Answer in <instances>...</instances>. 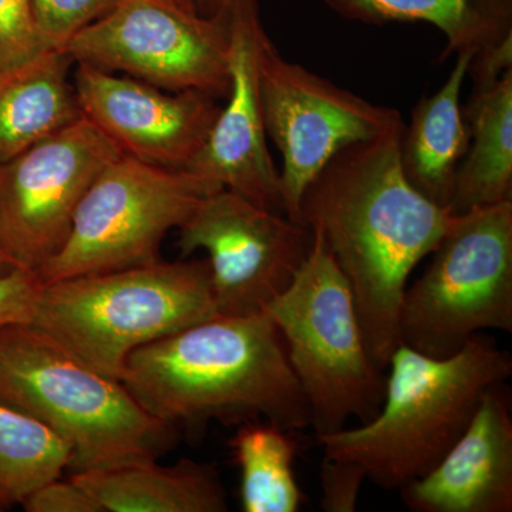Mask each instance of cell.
<instances>
[{"label":"cell","mask_w":512,"mask_h":512,"mask_svg":"<svg viewBox=\"0 0 512 512\" xmlns=\"http://www.w3.org/2000/svg\"><path fill=\"white\" fill-rule=\"evenodd\" d=\"M403 128L339 151L303 192L296 220L323 239L348 281L367 350L383 370L400 345L407 281L454 218L404 177Z\"/></svg>","instance_id":"cell-1"},{"label":"cell","mask_w":512,"mask_h":512,"mask_svg":"<svg viewBox=\"0 0 512 512\" xmlns=\"http://www.w3.org/2000/svg\"><path fill=\"white\" fill-rule=\"evenodd\" d=\"M121 383L146 412L171 426L265 419L311 427V412L281 333L265 312L212 316L138 348Z\"/></svg>","instance_id":"cell-2"},{"label":"cell","mask_w":512,"mask_h":512,"mask_svg":"<svg viewBox=\"0 0 512 512\" xmlns=\"http://www.w3.org/2000/svg\"><path fill=\"white\" fill-rule=\"evenodd\" d=\"M379 414L356 429L316 437L323 456L356 461L386 490L426 476L460 439L488 387L507 382L512 357L483 333L436 359L400 343Z\"/></svg>","instance_id":"cell-3"},{"label":"cell","mask_w":512,"mask_h":512,"mask_svg":"<svg viewBox=\"0 0 512 512\" xmlns=\"http://www.w3.org/2000/svg\"><path fill=\"white\" fill-rule=\"evenodd\" d=\"M0 402L45 424L72 448L74 473L157 460L177 427L146 412L30 323L0 329Z\"/></svg>","instance_id":"cell-4"},{"label":"cell","mask_w":512,"mask_h":512,"mask_svg":"<svg viewBox=\"0 0 512 512\" xmlns=\"http://www.w3.org/2000/svg\"><path fill=\"white\" fill-rule=\"evenodd\" d=\"M208 259L42 282L30 325L94 372L123 379L128 356L217 316Z\"/></svg>","instance_id":"cell-5"},{"label":"cell","mask_w":512,"mask_h":512,"mask_svg":"<svg viewBox=\"0 0 512 512\" xmlns=\"http://www.w3.org/2000/svg\"><path fill=\"white\" fill-rule=\"evenodd\" d=\"M264 312L284 340L316 437L346 429L350 419H375L387 376L367 350L352 289L315 232L292 284Z\"/></svg>","instance_id":"cell-6"},{"label":"cell","mask_w":512,"mask_h":512,"mask_svg":"<svg viewBox=\"0 0 512 512\" xmlns=\"http://www.w3.org/2000/svg\"><path fill=\"white\" fill-rule=\"evenodd\" d=\"M429 268L406 288L400 343L444 359L483 332H512V200L454 215Z\"/></svg>","instance_id":"cell-7"},{"label":"cell","mask_w":512,"mask_h":512,"mask_svg":"<svg viewBox=\"0 0 512 512\" xmlns=\"http://www.w3.org/2000/svg\"><path fill=\"white\" fill-rule=\"evenodd\" d=\"M221 188L191 171L117 157L83 195L69 237L40 269V279L46 284L160 261L168 232Z\"/></svg>","instance_id":"cell-8"},{"label":"cell","mask_w":512,"mask_h":512,"mask_svg":"<svg viewBox=\"0 0 512 512\" xmlns=\"http://www.w3.org/2000/svg\"><path fill=\"white\" fill-rule=\"evenodd\" d=\"M73 63L127 73L170 92L227 99V15H201L171 0H120L63 47Z\"/></svg>","instance_id":"cell-9"},{"label":"cell","mask_w":512,"mask_h":512,"mask_svg":"<svg viewBox=\"0 0 512 512\" xmlns=\"http://www.w3.org/2000/svg\"><path fill=\"white\" fill-rule=\"evenodd\" d=\"M265 130L281 151V194L289 220H298L308 185L343 148L402 126L399 111L370 103L299 64L268 40L261 60Z\"/></svg>","instance_id":"cell-10"},{"label":"cell","mask_w":512,"mask_h":512,"mask_svg":"<svg viewBox=\"0 0 512 512\" xmlns=\"http://www.w3.org/2000/svg\"><path fill=\"white\" fill-rule=\"evenodd\" d=\"M120 156V148L82 114L0 163V242L15 268L39 274L69 237L83 195Z\"/></svg>","instance_id":"cell-11"},{"label":"cell","mask_w":512,"mask_h":512,"mask_svg":"<svg viewBox=\"0 0 512 512\" xmlns=\"http://www.w3.org/2000/svg\"><path fill=\"white\" fill-rule=\"evenodd\" d=\"M178 231L183 258L207 251L215 305L225 316L264 312L292 284L313 244L305 225L227 188L205 198Z\"/></svg>","instance_id":"cell-12"},{"label":"cell","mask_w":512,"mask_h":512,"mask_svg":"<svg viewBox=\"0 0 512 512\" xmlns=\"http://www.w3.org/2000/svg\"><path fill=\"white\" fill-rule=\"evenodd\" d=\"M225 15L231 76L227 104L221 106L210 136L185 170L285 215L281 177L268 150L261 100V60L269 36L256 0H237Z\"/></svg>","instance_id":"cell-13"},{"label":"cell","mask_w":512,"mask_h":512,"mask_svg":"<svg viewBox=\"0 0 512 512\" xmlns=\"http://www.w3.org/2000/svg\"><path fill=\"white\" fill-rule=\"evenodd\" d=\"M76 64L73 86L80 111L121 153L170 170L190 165L220 113L215 97L195 90L170 92Z\"/></svg>","instance_id":"cell-14"},{"label":"cell","mask_w":512,"mask_h":512,"mask_svg":"<svg viewBox=\"0 0 512 512\" xmlns=\"http://www.w3.org/2000/svg\"><path fill=\"white\" fill-rule=\"evenodd\" d=\"M413 512L512 511V407L507 382L485 390L460 439L426 476L399 488Z\"/></svg>","instance_id":"cell-15"},{"label":"cell","mask_w":512,"mask_h":512,"mask_svg":"<svg viewBox=\"0 0 512 512\" xmlns=\"http://www.w3.org/2000/svg\"><path fill=\"white\" fill-rule=\"evenodd\" d=\"M103 512H225L227 491L211 464L183 458L175 466L156 460L72 474Z\"/></svg>","instance_id":"cell-16"},{"label":"cell","mask_w":512,"mask_h":512,"mask_svg":"<svg viewBox=\"0 0 512 512\" xmlns=\"http://www.w3.org/2000/svg\"><path fill=\"white\" fill-rule=\"evenodd\" d=\"M73 60L45 49L0 67V163L18 156L82 116L69 80Z\"/></svg>","instance_id":"cell-17"},{"label":"cell","mask_w":512,"mask_h":512,"mask_svg":"<svg viewBox=\"0 0 512 512\" xmlns=\"http://www.w3.org/2000/svg\"><path fill=\"white\" fill-rule=\"evenodd\" d=\"M471 57V53H458L446 83L414 107L400 140L404 177L423 197L447 210L458 167L470 144L461 89Z\"/></svg>","instance_id":"cell-18"},{"label":"cell","mask_w":512,"mask_h":512,"mask_svg":"<svg viewBox=\"0 0 512 512\" xmlns=\"http://www.w3.org/2000/svg\"><path fill=\"white\" fill-rule=\"evenodd\" d=\"M463 113L470 144L448 202L453 215L512 200V69L473 90Z\"/></svg>","instance_id":"cell-19"},{"label":"cell","mask_w":512,"mask_h":512,"mask_svg":"<svg viewBox=\"0 0 512 512\" xmlns=\"http://www.w3.org/2000/svg\"><path fill=\"white\" fill-rule=\"evenodd\" d=\"M345 18L382 25L426 22L447 39L446 56H476L512 35V0H325Z\"/></svg>","instance_id":"cell-20"},{"label":"cell","mask_w":512,"mask_h":512,"mask_svg":"<svg viewBox=\"0 0 512 512\" xmlns=\"http://www.w3.org/2000/svg\"><path fill=\"white\" fill-rule=\"evenodd\" d=\"M291 433L268 421H248L229 441L241 470L242 511L301 510L305 495L293 470L298 443Z\"/></svg>","instance_id":"cell-21"},{"label":"cell","mask_w":512,"mask_h":512,"mask_svg":"<svg viewBox=\"0 0 512 512\" xmlns=\"http://www.w3.org/2000/svg\"><path fill=\"white\" fill-rule=\"evenodd\" d=\"M72 448L45 424L0 402V508L20 505L40 485L62 477Z\"/></svg>","instance_id":"cell-22"},{"label":"cell","mask_w":512,"mask_h":512,"mask_svg":"<svg viewBox=\"0 0 512 512\" xmlns=\"http://www.w3.org/2000/svg\"><path fill=\"white\" fill-rule=\"evenodd\" d=\"M46 49L63 50L70 39L110 12L120 0H32Z\"/></svg>","instance_id":"cell-23"},{"label":"cell","mask_w":512,"mask_h":512,"mask_svg":"<svg viewBox=\"0 0 512 512\" xmlns=\"http://www.w3.org/2000/svg\"><path fill=\"white\" fill-rule=\"evenodd\" d=\"M32 0H0V67L45 50Z\"/></svg>","instance_id":"cell-24"},{"label":"cell","mask_w":512,"mask_h":512,"mask_svg":"<svg viewBox=\"0 0 512 512\" xmlns=\"http://www.w3.org/2000/svg\"><path fill=\"white\" fill-rule=\"evenodd\" d=\"M366 470L346 458L323 456L320 464V508L325 512H353L359 504Z\"/></svg>","instance_id":"cell-25"},{"label":"cell","mask_w":512,"mask_h":512,"mask_svg":"<svg viewBox=\"0 0 512 512\" xmlns=\"http://www.w3.org/2000/svg\"><path fill=\"white\" fill-rule=\"evenodd\" d=\"M28 512H103L96 500L73 478L47 481L20 504Z\"/></svg>","instance_id":"cell-26"},{"label":"cell","mask_w":512,"mask_h":512,"mask_svg":"<svg viewBox=\"0 0 512 512\" xmlns=\"http://www.w3.org/2000/svg\"><path fill=\"white\" fill-rule=\"evenodd\" d=\"M42 279L26 269H15L0 278V329L13 323H29Z\"/></svg>","instance_id":"cell-27"},{"label":"cell","mask_w":512,"mask_h":512,"mask_svg":"<svg viewBox=\"0 0 512 512\" xmlns=\"http://www.w3.org/2000/svg\"><path fill=\"white\" fill-rule=\"evenodd\" d=\"M511 69L512 35L471 57L467 74H470L473 79V90H480L498 82L500 77Z\"/></svg>","instance_id":"cell-28"},{"label":"cell","mask_w":512,"mask_h":512,"mask_svg":"<svg viewBox=\"0 0 512 512\" xmlns=\"http://www.w3.org/2000/svg\"><path fill=\"white\" fill-rule=\"evenodd\" d=\"M237 0H194L195 8L204 16H218Z\"/></svg>","instance_id":"cell-29"},{"label":"cell","mask_w":512,"mask_h":512,"mask_svg":"<svg viewBox=\"0 0 512 512\" xmlns=\"http://www.w3.org/2000/svg\"><path fill=\"white\" fill-rule=\"evenodd\" d=\"M15 265L10 262L9 256L6 255L5 249H3L2 242H0V278L15 271Z\"/></svg>","instance_id":"cell-30"},{"label":"cell","mask_w":512,"mask_h":512,"mask_svg":"<svg viewBox=\"0 0 512 512\" xmlns=\"http://www.w3.org/2000/svg\"><path fill=\"white\" fill-rule=\"evenodd\" d=\"M171 2L178 3V5L188 6V8H195L194 0H171Z\"/></svg>","instance_id":"cell-31"}]
</instances>
